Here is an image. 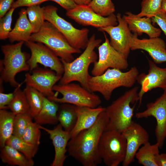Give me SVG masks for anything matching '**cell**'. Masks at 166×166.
Wrapping results in <instances>:
<instances>
[{
    "label": "cell",
    "mask_w": 166,
    "mask_h": 166,
    "mask_svg": "<svg viewBox=\"0 0 166 166\" xmlns=\"http://www.w3.org/2000/svg\"><path fill=\"white\" fill-rule=\"evenodd\" d=\"M30 109V115L34 117L40 111L45 96L36 89L26 85L24 90Z\"/></svg>",
    "instance_id": "30"
},
{
    "label": "cell",
    "mask_w": 166,
    "mask_h": 166,
    "mask_svg": "<svg viewBox=\"0 0 166 166\" xmlns=\"http://www.w3.org/2000/svg\"><path fill=\"white\" fill-rule=\"evenodd\" d=\"M30 41L43 44L61 59L67 62L74 59L73 54L81 53L80 49L71 46L64 35L47 21L38 32L32 34Z\"/></svg>",
    "instance_id": "6"
},
{
    "label": "cell",
    "mask_w": 166,
    "mask_h": 166,
    "mask_svg": "<svg viewBox=\"0 0 166 166\" xmlns=\"http://www.w3.org/2000/svg\"><path fill=\"white\" fill-rule=\"evenodd\" d=\"M75 107L70 104L64 103L59 108L58 121L63 129L67 132L72 131L77 122V116Z\"/></svg>",
    "instance_id": "26"
},
{
    "label": "cell",
    "mask_w": 166,
    "mask_h": 166,
    "mask_svg": "<svg viewBox=\"0 0 166 166\" xmlns=\"http://www.w3.org/2000/svg\"><path fill=\"white\" fill-rule=\"evenodd\" d=\"M24 42L21 41L14 44L1 46L4 58L0 61V79L15 88L21 85L15 80L16 74L22 71L30 70L27 63L29 56L22 50Z\"/></svg>",
    "instance_id": "5"
},
{
    "label": "cell",
    "mask_w": 166,
    "mask_h": 166,
    "mask_svg": "<svg viewBox=\"0 0 166 166\" xmlns=\"http://www.w3.org/2000/svg\"><path fill=\"white\" fill-rule=\"evenodd\" d=\"M29 20L32 26L34 33L38 32L45 21L43 7L39 5L28 7L26 10Z\"/></svg>",
    "instance_id": "31"
},
{
    "label": "cell",
    "mask_w": 166,
    "mask_h": 166,
    "mask_svg": "<svg viewBox=\"0 0 166 166\" xmlns=\"http://www.w3.org/2000/svg\"><path fill=\"white\" fill-rule=\"evenodd\" d=\"M135 117L137 119L146 118L150 117L155 118L156 124L155 135L156 142L161 148L166 139V89L154 102L148 103L146 109L136 113Z\"/></svg>",
    "instance_id": "12"
},
{
    "label": "cell",
    "mask_w": 166,
    "mask_h": 166,
    "mask_svg": "<svg viewBox=\"0 0 166 166\" xmlns=\"http://www.w3.org/2000/svg\"><path fill=\"white\" fill-rule=\"evenodd\" d=\"M53 91L62 95L61 98L57 97H47L58 103H67L77 106L96 108L101 103V100L97 95L89 91L80 84L72 82L55 85Z\"/></svg>",
    "instance_id": "8"
},
{
    "label": "cell",
    "mask_w": 166,
    "mask_h": 166,
    "mask_svg": "<svg viewBox=\"0 0 166 166\" xmlns=\"http://www.w3.org/2000/svg\"><path fill=\"white\" fill-rule=\"evenodd\" d=\"M30 114L16 115L14 118L13 135L22 138L25 130L29 122L32 120Z\"/></svg>",
    "instance_id": "35"
},
{
    "label": "cell",
    "mask_w": 166,
    "mask_h": 166,
    "mask_svg": "<svg viewBox=\"0 0 166 166\" xmlns=\"http://www.w3.org/2000/svg\"><path fill=\"white\" fill-rule=\"evenodd\" d=\"M122 17L129 30L138 35L141 36L144 33L149 38H152L159 37L161 34V30L153 25L151 18L139 17L130 12H126Z\"/></svg>",
    "instance_id": "20"
},
{
    "label": "cell",
    "mask_w": 166,
    "mask_h": 166,
    "mask_svg": "<svg viewBox=\"0 0 166 166\" xmlns=\"http://www.w3.org/2000/svg\"><path fill=\"white\" fill-rule=\"evenodd\" d=\"M138 86L125 92L105 108L109 120L105 130L122 133L133 122L132 120L136 104L138 101Z\"/></svg>",
    "instance_id": "4"
},
{
    "label": "cell",
    "mask_w": 166,
    "mask_h": 166,
    "mask_svg": "<svg viewBox=\"0 0 166 166\" xmlns=\"http://www.w3.org/2000/svg\"><path fill=\"white\" fill-rule=\"evenodd\" d=\"M88 6L95 13L103 17L108 16L115 11L111 0H92Z\"/></svg>",
    "instance_id": "34"
},
{
    "label": "cell",
    "mask_w": 166,
    "mask_h": 166,
    "mask_svg": "<svg viewBox=\"0 0 166 166\" xmlns=\"http://www.w3.org/2000/svg\"><path fill=\"white\" fill-rule=\"evenodd\" d=\"M156 161L158 166H166V153H159L156 156Z\"/></svg>",
    "instance_id": "42"
},
{
    "label": "cell",
    "mask_w": 166,
    "mask_h": 166,
    "mask_svg": "<svg viewBox=\"0 0 166 166\" xmlns=\"http://www.w3.org/2000/svg\"><path fill=\"white\" fill-rule=\"evenodd\" d=\"M48 1L47 0H17L14 2L12 7L16 8L22 6L29 7L39 5L42 3Z\"/></svg>",
    "instance_id": "38"
},
{
    "label": "cell",
    "mask_w": 166,
    "mask_h": 166,
    "mask_svg": "<svg viewBox=\"0 0 166 166\" xmlns=\"http://www.w3.org/2000/svg\"><path fill=\"white\" fill-rule=\"evenodd\" d=\"M59 106L58 103L45 96L42 107L38 114L34 118L39 124H54L58 122L57 113Z\"/></svg>",
    "instance_id": "23"
},
{
    "label": "cell",
    "mask_w": 166,
    "mask_h": 166,
    "mask_svg": "<svg viewBox=\"0 0 166 166\" xmlns=\"http://www.w3.org/2000/svg\"><path fill=\"white\" fill-rule=\"evenodd\" d=\"M139 72L135 66L127 72L109 68L102 74L91 76L88 82L89 90L101 93L106 101L111 98L113 91L121 87H132L136 81Z\"/></svg>",
    "instance_id": "3"
},
{
    "label": "cell",
    "mask_w": 166,
    "mask_h": 166,
    "mask_svg": "<svg viewBox=\"0 0 166 166\" xmlns=\"http://www.w3.org/2000/svg\"><path fill=\"white\" fill-rule=\"evenodd\" d=\"M45 20L52 24L65 37L73 47L84 49L87 46L89 30L86 28H75L71 23L59 16L57 8L53 6L43 7Z\"/></svg>",
    "instance_id": "7"
},
{
    "label": "cell",
    "mask_w": 166,
    "mask_h": 166,
    "mask_svg": "<svg viewBox=\"0 0 166 166\" xmlns=\"http://www.w3.org/2000/svg\"><path fill=\"white\" fill-rule=\"evenodd\" d=\"M53 1L61 6L67 11L72 10L77 6L73 0H47Z\"/></svg>",
    "instance_id": "41"
},
{
    "label": "cell",
    "mask_w": 166,
    "mask_h": 166,
    "mask_svg": "<svg viewBox=\"0 0 166 166\" xmlns=\"http://www.w3.org/2000/svg\"><path fill=\"white\" fill-rule=\"evenodd\" d=\"M14 96V92L5 93L0 92V109H7Z\"/></svg>",
    "instance_id": "39"
},
{
    "label": "cell",
    "mask_w": 166,
    "mask_h": 166,
    "mask_svg": "<svg viewBox=\"0 0 166 166\" xmlns=\"http://www.w3.org/2000/svg\"><path fill=\"white\" fill-rule=\"evenodd\" d=\"M152 24H157L166 37V12L162 10L156 15L151 18Z\"/></svg>",
    "instance_id": "37"
},
{
    "label": "cell",
    "mask_w": 166,
    "mask_h": 166,
    "mask_svg": "<svg viewBox=\"0 0 166 166\" xmlns=\"http://www.w3.org/2000/svg\"><path fill=\"white\" fill-rule=\"evenodd\" d=\"M109 120L105 110L92 126L71 138L67 147L69 155L84 166H96L100 164L102 160L99 152V144Z\"/></svg>",
    "instance_id": "1"
},
{
    "label": "cell",
    "mask_w": 166,
    "mask_h": 166,
    "mask_svg": "<svg viewBox=\"0 0 166 166\" xmlns=\"http://www.w3.org/2000/svg\"><path fill=\"white\" fill-rule=\"evenodd\" d=\"M118 22L116 26H110L98 28V30L105 32L109 36L111 45L128 58L131 50L130 40L132 34L128 25L121 14L117 16Z\"/></svg>",
    "instance_id": "15"
},
{
    "label": "cell",
    "mask_w": 166,
    "mask_h": 166,
    "mask_svg": "<svg viewBox=\"0 0 166 166\" xmlns=\"http://www.w3.org/2000/svg\"><path fill=\"white\" fill-rule=\"evenodd\" d=\"M163 0H143L140 12L137 15L140 17L151 18L162 10Z\"/></svg>",
    "instance_id": "32"
},
{
    "label": "cell",
    "mask_w": 166,
    "mask_h": 166,
    "mask_svg": "<svg viewBox=\"0 0 166 166\" xmlns=\"http://www.w3.org/2000/svg\"><path fill=\"white\" fill-rule=\"evenodd\" d=\"M158 143L152 144L149 141L142 145L136 153L135 158L144 166H158L156 157L159 153Z\"/></svg>",
    "instance_id": "25"
},
{
    "label": "cell",
    "mask_w": 166,
    "mask_h": 166,
    "mask_svg": "<svg viewBox=\"0 0 166 166\" xmlns=\"http://www.w3.org/2000/svg\"><path fill=\"white\" fill-rule=\"evenodd\" d=\"M98 151L105 165L118 166L125 157L126 140L122 133L114 130L105 131L100 140Z\"/></svg>",
    "instance_id": "9"
},
{
    "label": "cell",
    "mask_w": 166,
    "mask_h": 166,
    "mask_svg": "<svg viewBox=\"0 0 166 166\" xmlns=\"http://www.w3.org/2000/svg\"><path fill=\"white\" fill-rule=\"evenodd\" d=\"M6 145L15 149L31 159H33L38 149V146L29 144L22 138L14 135L6 141Z\"/></svg>",
    "instance_id": "29"
},
{
    "label": "cell",
    "mask_w": 166,
    "mask_h": 166,
    "mask_svg": "<svg viewBox=\"0 0 166 166\" xmlns=\"http://www.w3.org/2000/svg\"><path fill=\"white\" fill-rule=\"evenodd\" d=\"M122 134L126 141V156L122 164L123 166H128L134 162L136 154L140 147L149 141V136L142 126L134 121Z\"/></svg>",
    "instance_id": "16"
},
{
    "label": "cell",
    "mask_w": 166,
    "mask_h": 166,
    "mask_svg": "<svg viewBox=\"0 0 166 166\" xmlns=\"http://www.w3.org/2000/svg\"><path fill=\"white\" fill-rule=\"evenodd\" d=\"M66 15L81 25L98 29L116 26L118 24L116 16L113 13L103 17L95 13L88 5H77L74 8L67 11Z\"/></svg>",
    "instance_id": "13"
},
{
    "label": "cell",
    "mask_w": 166,
    "mask_h": 166,
    "mask_svg": "<svg viewBox=\"0 0 166 166\" xmlns=\"http://www.w3.org/2000/svg\"><path fill=\"white\" fill-rule=\"evenodd\" d=\"M41 129L39 124L31 120L28 124L23 133L22 139L31 144L38 146L41 137Z\"/></svg>",
    "instance_id": "33"
},
{
    "label": "cell",
    "mask_w": 166,
    "mask_h": 166,
    "mask_svg": "<svg viewBox=\"0 0 166 166\" xmlns=\"http://www.w3.org/2000/svg\"><path fill=\"white\" fill-rule=\"evenodd\" d=\"M103 32L105 41L97 47L98 59L94 63L91 71L92 76L101 75L109 68L122 70L128 66L127 58L111 45L105 32Z\"/></svg>",
    "instance_id": "10"
},
{
    "label": "cell",
    "mask_w": 166,
    "mask_h": 166,
    "mask_svg": "<svg viewBox=\"0 0 166 166\" xmlns=\"http://www.w3.org/2000/svg\"><path fill=\"white\" fill-rule=\"evenodd\" d=\"M39 128L46 132L49 135L54 147L55 155L51 166H63L67 158L68 143L71 138L70 132L65 130L58 124L53 129L47 128L39 124Z\"/></svg>",
    "instance_id": "19"
},
{
    "label": "cell",
    "mask_w": 166,
    "mask_h": 166,
    "mask_svg": "<svg viewBox=\"0 0 166 166\" xmlns=\"http://www.w3.org/2000/svg\"><path fill=\"white\" fill-rule=\"evenodd\" d=\"M14 2V0H0V18L10 10Z\"/></svg>",
    "instance_id": "40"
},
{
    "label": "cell",
    "mask_w": 166,
    "mask_h": 166,
    "mask_svg": "<svg viewBox=\"0 0 166 166\" xmlns=\"http://www.w3.org/2000/svg\"><path fill=\"white\" fill-rule=\"evenodd\" d=\"M33 33V27L27 17L26 10L22 9L19 13V17L8 38L11 42L15 41L26 42L30 41Z\"/></svg>",
    "instance_id": "22"
},
{
    "label": "cell",
    "mask_w": 166,
    "mask_h": 166,
    "mask_svg": "<svg viewBox=\"0 0 166 166\" xmlns=\"http://www.w3.org/2000/svg\"><path fill=\"white\" fill-rule=\"evenodd\" d=\"M15 8L12 7L6 14L0 18V39L5 40L8 37L12 29L11 25L13 13Z\"/></svg>",
    "instance_id": "36"
},
{
    "label": "cell",
    "mask_w": 166,
    "mask_h": 166,
    "mask_svg": "<svg viewBox=\"0 0 166 166\" xmlns=\"http://www.w3.org/2000/svg\"><path fill=\"white\" fill-rule=\"evenodd\" d=\"M32 72L25 74L24 82L26 85L36 89L47 97L57 96L58 93H54L53 88L62 75L51 69L38 67Z\"/></svg>",
    "instance_id": "14"
},
{
    "label": "cell",
    "mask_w": 166,
    "mask_h": 166,
    "mask_svg": "<svg viewBox=\"0 0 166 166\" xmlns=\"http://www.w3.org/2000/svg\"><path fill=\"white\" fill-rule=\"evenodd\" d=\"M136 34H132L130 40L131 50L141 49L146 51L156 64L166 62V44L159 37L140 39Z\"/></svg>",
    "instance_id": "18"
},
{
    "label": "cell",
    "mask_w": 166,
    "mask_h": 166,
    "mask_svg": "<svg viewBox=\"0 0 166 166\" xmlns=\"http://www.w3.org/2000/svg\"><path fill=\"white\" fill-rule=\"evenodd\" d=\"M26 45L31 53V56L27 61L30 72L40 64L62 76L64 73L62 63L51 50L42 43L30 41L26 42Z\"/></svg>",
    "instance_id": "11"
},
{
    "label": "cell",
    "mask_w": 166,
    "mask_h": 166,
    "mask_svg": "<svg viewBox=\"0 0 166 166\" xmlns=\"http://www.w3.org/2000/svg\"><path fill=\"white\" fill-rule=\"evenodd\" d=\"M149 69L147 74H139L136 81L140 85L138 93L139 106L141 103L144 94L152 89L160 88L166 89V66L161 68L158 66L153 61L148 59Z\"/></svg>",
    "instance_id": "17"
},
{
    "label": "cell",
    "mask_w": 166,
    "mask_h": 166,
    "mask_svg": "<svg viewBox=\"0 0 166 166\" xmlns=\"http://www.w3.org/2000/svg\"><path fill=\"white\" fill-rule=\"evenodd\" d=\"M21 86L16 88L14 91V97L7 106V109H10L16 115L26 114H30L29 103L24 92L22 91L20 88Z\"/></svg>",
    "instance_id": "28"
},
{
    "label": "cell",
    "mask_w": 166,
    "mask_h": 166,
    "mask_svg": "<svg viewBox=\"0 0 166 166\" xmlns=\"http://www.w3.org/2000/svg\"><path fill=\"white\" fill-rule=\"evenodd\" d=\"M162 9L166 12V0H163Z\"/></svg>",
    "instance_id": "44"
},
{
    "label": "cell",
    "mask_w": 166,
    "mask_h": 166,
    "mask_svg": "<svg viewBox=\"0 0 166 166\" xmlns=\"http://www.w3.org/2000/svg\"><path fill=\"white\" fill-rule=\"evenodd\" d=\"M15 115L5 109L0 110V146L6 145V141L13 135Z\"/></svg>",
    "instance_id": "27"
},
{
    "label": "cell",
    "mask_w": 166,
    "mask_h": 166,
    "mask_svg": "<svg viewBox=\"0 0 166 166\" xmlns=\"http://www.w3.org/2000/svg\"><path fill=\"white\" fill-rule=\"evenodd\" d=\"M75 109L77 119L74 128L70 132L71 138L92 126L101 113L105 110V108L100 106L95 108L75 106Z\"/></svg>",
    "instance_id": "21"
},
{
    "label": "cell",
    "mask_w": 166,
    "mask_h": 166,
    "mask_svg": "<svg viewBox=\"0 0 166 166\" xmlns=\"http://www.w3.org/2000/svg\"><path fill=\"white\" fill-rule=\"evenodd\" d=\"M77 5H88L92 0H73Z\"/></svg>",
    "instance_id": "43"
},
{
    "label": "cell",
    "mask_w": 166,
    "mask_h": 166,
    "mask_svg": "<svg viewBox=\"0 0 166 166\" xmlns=\"http://www.w3.org/2000/svg\"><path fill=\"white\" fill-rule=\"evenodd\" d=\"M101 42L102 40L96 39L95 35L93 34L89 38L84 51L78 57L70 62L60 59L63 66L64 73L59 84H64L77 81L89 90L88 82L91 76L89 68L91 64L97 61V57L94 49Z\"/></svg>",
    "instance_id": "2"
},
{
    "label": "cell",
    "mask_w": 166,
    "mask_h": 166,
    "mask_svg": "<svg viewBox=\"0 0 166 166\" xmlns=\"http://www.w3.org/2000/svg\"><path fill=\"white\" fill-rule=\"evenodd\" d=\"M0 158L2 161L11 165L33 166L34 162L17 150L6 145L1 148Z\"/></svg>",
    "instance_id": "24"
}]
</instances>
